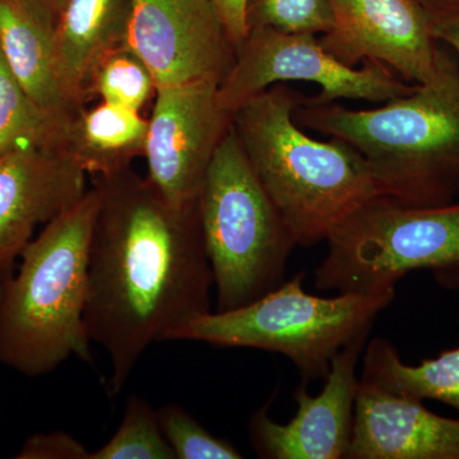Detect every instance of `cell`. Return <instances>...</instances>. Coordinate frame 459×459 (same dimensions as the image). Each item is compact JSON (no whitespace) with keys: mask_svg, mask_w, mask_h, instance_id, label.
Wrapping results in <instances>:
<instances>
[{"mask_svg":"<svg viewBox=\"0 0 459 459\" xmlns=\"http://www.w3.org/2000/svg\"><path fill=\"white\" fill-rule=\"evenodd\" d=\"M95 186L84 325L107 352L115 397L151 344L212 312L214 283L197 204L177 210L131 169Z\"/></svg>","mask_w":459,"mask_h":459,"instance_id":"6da1fadb","label":"cell"},{"mask_svg":"<svg viewBox=\"0 0 459 459\" xmlns=\"http://www.w3.org/2000/svg\"><path fill=\"white\" fill-rule=\"evenodd\" d=\"M295 119L355 148L380 195L397 204L434 207L459 195V66L446 54L437 77L410 95L364 110L301 100Z\"/></svg>","mask_w":459,"mask_h":459,"instance_id":"7a4b0ae2","label":"cell"},{"mask_svg":"<svg viewBox=\"0 0 459 459\" xmlns=\"http://www.w3.org/2000/svg\"><path fill=\"white\" fill-rule=\"evenodd\" d=\"M300 102L301 95L277 83L244 102L231 124L296 244L312 247L380 192L355 148L307 134L295 119Z\"/></svg>","mask_w":459,"mask_h":459,"instance_id":"3957f363","label":"cell"},{"mask_svg":"<svg viewBox=\"0 0 459 459\" xmlns=\"http://www.w3.org/2000/svg\"><path fill=\"white\" fill-rule=\"evenodd\" d=\"M96 186L47 223L2 285L0 364L26 377L53 373L77 358L92 364L84 309L91 238L98 219Z\"/></svg>","mask_w":459,"mask_h":459,"instance_id":"277c9868","label":"cell"},{"mask_svg":"<svg viewBox=\"0 0 459 459\" xmlns=\"http://www.w3.org/2000/svg\"><path fill=\"white\" fill-rule=\"evenodd\" d=\"M197 205L216 312L246 307L285 282L287 262L298 244L232 124L211 160Z\"/></svg>","mask_w":459,"mask_h":459,"instance_id":"5b68a950","label":"cell"},{"mask_svg":"<svg viewBox=\"0 0 459 459\" xmlns=\"http://www.w3.org/2000/svg\"><path fill=\"white\" fill-rule=\"evenodd\" d=\"M303 277L285 281L246 307L199 316L172 332L169 341L281 353L305 382L325 379L334 356L370 333L374 320L394 301L395 289L322 298L305 291Z\"/></svg>","mask_w":459,"mask_h":459,"instance_id":"8992f818","label":"cell"},{"mask_svg":"<svg viewBox=\"0 0 459 459\" xmlns=\"http://www.w3.org/2000/svg\"><path fill=\"white\" fill-rule=\"evenodd\" d=\"M314 286L338 294L395 289L413 271L429 270L449 289L459 287V201L410 207L377 195L328 238Z\"/></svg>","mask_w":459,"mask_h":459,"instance_id":"52a82bcc","label":"cell"},{"mask_svg":"<svg viewBox=\"0 0 459 459\" xmlns=\"http://www.w3.org/2000/svg\"><path fill=\"white\" fill-rule=\"evenodd\" d=\"M289 81L319 84L318 95L301 98L307 104L342 99L377 104L410 95L419 86L402 80L383 63L367 60L359 66L343 65L312 33L252 29L219 84L220 104L232 115L247 100Z\"/></svg>","mask_w":459,"mask_h":459,"instance_id":"ba28073f","label":"cell"},{"mask_svg":"<svg viewBox=\"0 0 459 459\" xmlns=\"http://www.w3.org/2000/svg\"><path fill=\"white\" fill-rule=\"evenodd\" d=\"M219 84L198 81L156 91L143 156L147 179L177 210L197 204L211 160L231 126Z\"/></svg>","mask_w":459,"mask_h":459,"instance_id":"9c48e42d","label":"cell"},{"mask_svg":"<svg viewBox=\"0 0 459 459\" xmlns=\"http://www.w3.org/2000/svg\"><path fill=\"white\" fill-rule=\"evenodd\" d=\"M128 45L146 63L157 89L221 83L235 60L211 0H133Z\"/></svg>","mask_w":459,"mask_h":459,"instance_id":"30bf717a","label":"cell"},{"mask_svg":"<svg viewBox=\"0 0 459 459\" xmlns=\"http://www.w3.org/2000/svg\"><path fill=\"white\" fill-rule=\"evenodd\" d=\"M333 26L320 44L349 66L383 63L406 82L439 74L444 54L420 0H329Z\"/></svg>","mask_w":459,"mask_h":459,"instance_id":"8fae6325","label":"cell"},{"mask_svg":"<svg viewBox=\"0 0 459 459\" xmlns=\"http://www.w3.org/2000/svg\"><path fill=\"white\" fill-rule=\"evenodd\" d=\"M369 333L343 347L331 362L322 392L294 394L298 411L286 424L273 421L267 409L253 413L250 440L259 457L267 459H341L351 442L359 359Z\"/></svg>","mask_w":459,"mask_h":459,"instance_id":"7c38bea8","label":"cell"},{"mask_svg":"<svg viewBox=\"0 0 459 459\" xmlns=\"http://www.w3.org/2000/svg\"><path fill=\"white\" fill-rule=\"evenodd\" d=\"M87 172L62 146L30 147L0 157V282L41 223H49L86 195Z\"/></svg>","mask_w":459,"mask_h":459,"instance_id":"4fadbf2b","label":"cell"},{"mask_svg":"<svg viewBox=\"0 0 459 459\" xmlns=\"http://www.w3.org/2000/svg\"><path fill=\"white\" fill-rule=\"evenodd\" d=\"M346 459H459V419L359 379Z\"/></svg>","mask_w":459,"mask_h":459,"instance_id":"5bb4252c","label":"cell"},{"mask_svg":"<svg viewBox=\"0 0 459 459\" xmlns=\"http://www.w3.org/2000/svg\"><path fill=\"white\" fill-rule=\"evenodd\" d=\"M53 32L22 0H0L3 56L33 101L65 131L84 104L63 82Z\"/></svg>","mask_w":459,"mask_h":459,"instance_id":"9a60e30c","label":"cell"},{"mask_svg":"<svg viewBox=\"0 0 459 459\" xmlns=\"http://www.w3.org/2000/svg\"><path fill=\"white\" fill-rule=\"evenodd\" d=\"M133 0H66L54 26L57 68L72 95L86 102L96 65L128 44Z\"/></svg>","mask_w":459,"mask_h":459,"instance_id":"2e32d148","label":"cell"},{"mask_svg":"<svg viewBox=\"0 0 459 459\" xmlns=\"http://www.w3.org/2000/svg\"><path fill=\"white\" fill-rule=\"evenodd\" d=\"M148 119L140 111L100 102L66 126L62 147L87 174L113 177L144 156Z\"/></svg>","mask_w":459,"mask_h":459,"instance_id":"e0dca14e","label":"cell"},{"mask_svg":"<svg viewBox=\"0 0 459 459\" xmlns=\"http://www.w3.org/2000/svg\"><path fill=\"white\" fill-rule=\"evenodd\" d=\"M361 380L394 394L439 401L459 411V347L407 365L394 344L376 338L365 349Z\"/></svg>","mask_w":459,"mask_h":459,"instance_id":"ac0fdd59","label":"cell"},{"mask_svg":"<svg viewBox=\"0 0 459 459\" xmlns=\"http://www.w3.org/2000/svg\"><path fill=\"white\" fill-rule=\"evenodd\" d=\"M65 128L39 108L0 50V157L30 147L62 146Z\"/></svg>","mask_w":459,"mask_h":459,"instance_id":"d6986e66","label":"cell"},{"mask_svg":"<svg viewBox=\"0 0 459 459\" xmlns=\"http://www.w3.org/2000/svg\"><path fill=\"white\" fill-rule=\"evenodd\" d=\"M156 91L155 80L146 63L128 44H124L96 65L87 87V98L99 96L101 102L141 113Z\"/></svg>","mask_w":459,"mask_h":459,"instance_id":"ffe728a7","label":"cell"},{"mask_svg":"<svg viewBox=\"0 0 459 459\" xmlns=\"http://www.w3.org/2000/svg\"><path fill=\"white\" fill-rule=\"evenodd\" d=\"M91 459H177L169 446L159 412L141 395H129L119 428Z\"/></svg>","mask_w":459,"mask_h":459,"instance_id":"44dd1931","label":"cell"},{"mask_svg":"<svg viewBox=\"0 0 459 459\" xmlns=\"http://www.w3.org/2000/svg\"><path fill=\"white\" fill-rule=\"evenodd\" d=\"M247 31L271 29L285 33H327L333 26L329 0H247Z\"/></svg>","mask_w":459,"mask_h":459,"instance_id":"7402d4cb","label":"cell"},{"mask_svg":"<svg viewBox=\"0 0 459 459\" xmlns=\"http://www.w3.org/2000/svg\"><path fill=\"white\" fill-rule=\"evenodd\" d=\"M160 425L177 459H241L234 444L217 437L177 403L157 410Z\"/></svg>","mask_w":459,"mask_h":459,"instance_id":"603a6c76","label":"cell"},{"mask_svg":"<svg viewBox=\"0 0 459 459\" xmlns=\"http://www.w3.org/2000/svg\"><path fill=\"white\" fill-rule=\"evenodd\" d=\"M90 452L65 431L30 435L14 455L16 459H91Z\"/></svg>","mask_w":459,"mask_h":459,"instance_id":"cb8c5ba5","label":"cell"},{"mask_svg":"<svg viewBox=\"0 0 459 459\" xmlns=\"http://www.w3.org/2000/svg\"><path fill=\"white\" fill-rule=\"evenodd\" d=\"M427 12L431 35L459 54V0H420Z\"/></svg>","mask_w":459,"mask_h":459,"instance_id":"d4e9b609","label":"cell"},{"mask_svg":"<svg viewBox=\"0 0 459 459\" xmlns=\"http://www.w3.org/2000/svg\"><path fill=\"white\" fill-rule=\"evenodd\" d=\"M211 2L219 12L229 40L231 41L235 53H237L247 36V0H211Z\"/></svg>","mask_w":459,"mask_h":459,"instance_id":"484cf974","label":"cell"},{"mask_svg":"<svg viewBox=\"0 0 459 459\" xmlns=\"http://www.w3.org/2000/svg\"><path fill=\"white\" fill-rule=\"evenodd\" d=\"M22 2L27 7L32 9L33 13L40 18L45 25L54 30L66 0H22Z\"/></svg>","mask_w":459,"mask_h":459,"instance_id":"4316f807","label":"cell"},{"mask_svg":"<svg viewBox=\"0 0 459 459\" xmlns=\"http://www.w3.org/2000/svg\"><path fill=\"white\" fill-rule=\"evenodd\" d=\"M2 285H3V283L0 282V295H2Z\"/></svg>","mask_w":459,"mask_h":459,"instance_id":"83f0119b","label":"cell"}]
</instances>
